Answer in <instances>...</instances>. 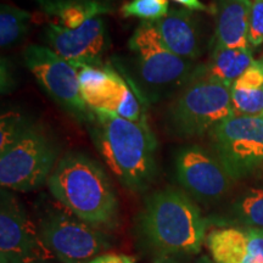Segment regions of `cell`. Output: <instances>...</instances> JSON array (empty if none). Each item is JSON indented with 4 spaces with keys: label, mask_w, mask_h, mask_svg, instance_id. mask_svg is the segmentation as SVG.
<instances>
[{
    "label": "cell",
    "mask_w": 263,
    "mask_h": 263,
    "mask_svg": "<svg viewBox=\"0 0 263 263\" xmlns=\"http://www.w3.org/2000/svg\"><path fill=\"white\" fill-rule=\"evenodd\" d=\"M26 67L45 91L66 111L88 122L91 110L81 94L78 71L45 45H29L24 51Z\"/></svg>",
    "instance_id": "obj_10"
},
{
    "label": "cell",
    "mask_w": 263,
    "mask_h": 263,
    "mask_svg": "<svg viewBox=\"0 0 263 263\" xmlns=\"http://www.w3.org/2000/svg\"><path fill=\"white\" fill-rule=\"evenodd\" d=\"M209 221L192 197L172 186L153 193L138 216L143 242L160 255L192 256L206 242Z\"/></svg>",
    "instance_id": "obj_2"
},
{
    "label": "cell",
    "mask_w": 263,
    "mask_h": 263,
    "mask_svg": "<svg viewBox=\"0 0 263 263\" xmlns=\"http://www.w3.org/2000/svg\"><path fill=\"white\" fill-rule=\"evenodd\" d=\"M128 45L134 57L138 74L149 88L172 89L190 78L193 61L170 50L153 22H141Z\"/></svg>",
    "instance_id": "obj_8"
},
{
    "label": "cell",
    "mask_w": 263,
    "mask_h": 263,
    "mask_svg": "<svg viewBox=\"0 0 263 263\" xmlns=\"http://www.w3.org/2000/svg\"><path fill=\"white\" fill-rule=\"evenodd\" d=\"M170 50L194 61L202 54V35L196 16L188 9H172L159 21L153 22Z\"/></svg>",
    "instance_id": "obj_14"
},
{
    "label": "cell",
    "mask_w": 263,
    "mask_h": 263,
    "mask_svg": "<svg viewBox=\"0 0 263 263\" xmlns=\"http://www.w3.org/2000/svg\"><path fill=\"white\" fill-rule=\"evenodd\" d=\"M32 15L17 6L3 4L0 8V45L9 48L25 37Z\"/></svg>",
    "instance_id": "obj_22"
},
{
    "label": "cell",
    "mask_w": 263,
    "mask_h": 263,
    "mask_svg": "<svg viewBox=\"0 0 263 263\" xmlns=\"http://www.w3.org/2000/svg\"><path fill=\"white\" fill-rule=\"evenodd\" d=\"M78 71L81 94L90 110H94L107 97L121 74L108 67L80 66Z\"/></svg>",
    "instance_id": "obj_19"
},
{
    "label": "cell",
    "mask_w": 263,
    "mask_h": 263,
    "mask_svg": "<svg viewBox=\"0 0 263 263\" xmlns=\"http://www.w3.org/2000/svg\"><path fill=\"white\" fill-rule=\"evenodd\" d=\"M234 115L230 87L202 73L196 76L171 105V130L180 138L210 133L226 118Z\"/></svg>",
    "instance_id": "obj_4"
},
{
    "label": "cell",
    "mask_w": 263,
    "mask_h": 263,
    "mask_svg": "<svg viewBox=\"0 0 263 263\" xmlns=\"http://www.w3.org/2000/svg\"><path fill=\"white\" fill-rule=\"evenodd\" d=\"M234 115L263 116V59L252 65L230 87Z\"/></svg>",
    "instance_id": "obj_17"
},
{
    "label": "cell",
    "mask_w": 263,
    "mask_h": 263,
    "mask_svg": "<svg viewBox=\"0 0 263 263\" xmlns=\"http://www.w3.org/2000/svg\"><path fill=\"white\" fill-rule=\"evenodd\" d=\"M0 263H5V262H3V261H0Z\"/></svg>",
    "instance_id": "obj_30"
},
{
    "label": "cell",
    "mask_w": 263,
    "mask_h": 263,
    "mask_svg": "<svg viewBox=\"0 0 263 263\" xmlns=\"http://www.w3.org/2000/svg\"><path fill=\"white\" fill-rule=\"evenodd\" d=\"M58 155L54 140L32 124L11 149L0 155L2 188L22 193L39 189L57 166Z\"/></svg>",
    "instance_id": "obj_5"
},
{
    "label": "cell",
    "mask_w": 263,
    "mask_h": 263,
    "mask_svg": "<svg viewBox=\"0 0 263 263\" xmlns=\"http://www.w3.org/2000/svg\"><path fill=\"white\" fill-rule=\"evenodd\" d=\"M154 263H180V262L178 257H174V256L160 255L157 256V258L154 261Z\"/></svg>",
    "instance_id": "obj_28"
},
{
    "label": "cell",
    "mask_w": 263,
    "mask_h": 263,
    "mask_svg": "<svg viewBox=\"0 0 263 263\" xmlns=\"http://www.w3.org/2000/svg\"><path fill=\"white\" fill-rule=\"evenodd\" d=\"M200 263H212V262H211V261H210V259H209V258L203 257V258L201 259V262H200Z\"/></svg>",
    "instance_id": "obj_29"
},
{
    "label": "cell",
    "mask_w": 263,
    "mask_h": 263,
    "mask_svg": "<svg viewBox=\"0 0 263 263\" xmlns=\"http://www.w3.org/2000/svg\"><path fill=\"white\" fill-rule=\"evenodd\" d=\"M94 110L106 111L134 122L144 120L139 100L130 90L129 85L123 80L122 76H120L107 97Z\"/></svg>",
    "instance_id": "obj_21"
},
{
    "label": "cell",
    "mask_w": 263,
    "mask_h": 263,
    "mask_svg": "<svg viewBox=\"0 0 263 263\" xmlns=\"http://www.w3.org/2000/svg\"><path fill=\"white\" fill-rule=\"evenodd\" d=\"M249 43L257 48L263 43V0H251L249 20Z\"/></svg>",
    "instance_id": "obj_25"
},
{
    "label": "cell",
    "mask_w": 263,
    "mask_h": 263,
    "mask_svg": "<svg viewBox=\"0 0 263 263\" xmlns=\"http://www.w3.org/2000/svg\"><path fill=\"white\" fill-rule=\"evenodd\" d=\"M57 201L76 217L97 228H114L118 222V199L107 173L82 153H68L58 161L48 179Z\"/></svg>",
    "instance_id": "obj_3"
},
{
    "label": "cell",
    "mask_w": 263,
    "mask_h": 263,
    "mask_svg": "<svg viewBox=\"0 0 263 263\" xmlns=\"http://www.w3.org/2000/svg\"><path fill=\"white\" fill-rule=\"evenodd\" d=\"M205 244L213 263H263V228L219 227L211 230Z\"/></svg>",
    "instance_id": "obj_13"
},
{
    "label": "cell",
    "mask_w": 263,
    "mask_h": 263,
    "mask_svg": "<svg viewBox=\"0 0 263 263\" xmlns=\"http://www.w3.org/2000/svg\"><path fill=\"white\" fill-rule=\"evenodd\" d=\"M97 149L116 179L130 192L146 190L155 179L156 140L145 120H126L91 110L88 120Z\"/></svg>",
    "instance_id": "obj_1"
},
{
    "label": "cell",
    "mask_w": 263,
    "mask_h": 263,
    "mask_svg": "<svg viewBox=\"0 0 263 263\" xmlns=\"http://www.w3.org/2000/svg\"><path fill=\"white\" fill-rule=\"evenodd\" d=\"M254 61L250 49H230L212 45L211 58L203 73L232 87Z\"/></svg>",
    "instance_id": "obj_18"
},
{
    "label": "cell",
    "mask_w": 263,
    "mask_h": 263,
    "mask_svg": "<svg viewBox=\"0 0 263 263\" xmlns=\"http://www.w3.org/2000/svg\"><path fill=\"white\" fill-rule=\"evenodd\" d=\"M123 17H137L155 22L170 12L168 0H130L121 9Z\"/></svg>",
    "instance_id": "obj_23"
},
{
    "label": "cell",
    "mask_w": 263,
    "mask_h": 263,
    "mask_svg": "<svg viewBox=\"0 0 263 263\" xmlns=\"http://www.w3.org/2000/svg\"><path fill=\"white\" fill-rule=\"evenodd\" d=\"M52 24L73 29L114 10L110 0H37Z\"/></svg>",
    "instance_id": "obj_16"
},
{
    "label": "cell",
    "mask_w": 263,
    "mask_h": 263,
    "mask_svg": "<svg viewBox=\"0 0 263 263\" xmlns=\"http://www.w3.org/2000/svg\"><path fill=\"white\" fill-rule=\"evenodd\" d=\"M45 41L52 51L60 55L74 67L98 66L101 67L104 52L107 48V32L104 17H97L68 29L49 22L45 29Z\"/></svg>",
    "instance_id": "obj_12"
},
{
    "label": "cell",
    "mask_w": 263,
    "mask_h": 263,
    "mask_svg": "<svg viewBox=\"0 0 263 263\" xmlns=\"http://www.w3.org/2000/svg\"><path fill=\"white\" fill-rule=\"evenodd\" d=\"M250 9L251 0H216L213 45L230 49H250Z\"/></svg>",
    "instance_id": "obj_15"
},
{
    "label": "cell",
    "mask_w": 263,
    "mask_h": 263,
    "mask_svg": "<svg viewBox=\"0 0 263 263\" xmlns=\"http://www.w3.org/2000/svg\"><path fill=\"white\" fill-rule=\"evenodd\" d=\"M31 126L32 123H28L20 114H3L0 120V155L11 149Z\"/></svg>",
    "instance_id": "obj_24"
},
{
    "label": "cell",
    "mask_w": 263,
    "mask_h": 263,
    "mask_svg": "<svg viewBox=\"0 0 263 263\" xmlns=\"http://www.w3.org/2000/svg\"><path fill=\"white\" fill-rule=\"evenodd\" d=\"M87 263H137V258L132 255L124 254H103Z\"/></svg>",
    "instance_id": "obj_26"
},
{
    "label": "cell",
    "mask_w": 263,
    "mask_h": 263,
    "mask_svg": "<svg viewBox=\"0 0 263 263\" xmlns=\"http://www.w3.org/2000/svg\"><path fill=\"white\" fill-rule=\"evenodd\" d=\"M38 227L44 244L60 263H87L111 246L103 230L82 221L62 205L49 207Z\"/></svg>",
    "instance_id": "obj_6"
},
{
    "label": "cell",
    "mask_w": 263,
    "mask_h": 263,
    "mask_svg": "<svg viewBox=\"0 0 263 263\" xmlns=\"http://www.w3.org/2000/svg\"><path fill=\"white\" fill-rule=\"evenodd\" d=\"M0 261L5 263H55L43 241L38 224L8 189L0 195Z\"/></svg>",
    "instance_id": "obj_9"
},
{
    "label": "cell",
    "mask_w": 263,
    "mask_h": 263,
    "mask_svg": "<svg viewBox=\"0 0 263 263\" xmlns=\"http://www.w3.org/2000/svg\"><path fill=\"white\" fill-rule=\"evenodd\" d=\"M226 224L263 228V188H249L240 194L230 206Z\"/></svg>",
    "instance_id": "obj_20"
},
{
    "label": "cell",
    "mask_w": 263,
    "mask_h": 263,
    "mask_svg": "<svg viewBox=\"0 0 263 263\" xmlns=\"http://www.w3.org/2000/svg\"><path fill=\"white\" fill-rule=\"evenodd\" d=\"M209 136L216 156L234 180L263 166V116L232 115Z\"/></svg>",
    "instance_id": "obj_7"
},
{
    "label": "cell",
    "mask_w": 263,
    "mask_h": 263,
    "mask_svg": "<svg viewBox=\"0 0 263 263\" xmlns=\"http://www.w3.org/2000/svg\"><path fill=\"white\" fill-rule=\"evenodd\" d=\"M177 4L184 6L190 11H210L209 6L203 4L201 0H173Z\"/></svg>",
    "instance_id": "obj_27"
},
{
    "label": "cell",
    "mask_w": 263,
    "mask_h": 263,
    "mask_svg": "<svg viewBox=\"0 0 263 263\" xmlns=\"http://www.w3.org/2000/svg\"><path fill=\"white\" fill-rule=\"evenodd\" d=\"M261 168H262V171H263V166H262V167H261Z\"/></svg>",
    "instance_id": "obj_31"
},
{
    "label": "cell",
    "mask_w": 263,
    "mask_h": 263,
    "mask_svg": "<svg viewBox=\"0 0 263 263\" xmlns=\"http://www.w3.org/2000/svg\"><path fill=\"white\" fill-rule=\"evenodd\" d=\"M174 168L180 186L197 201L221 200L234 182L218 157L199 145L182 147L176 155Z\"/></svg>",
    "instance_id": "obj_11"
}]
</instances>
